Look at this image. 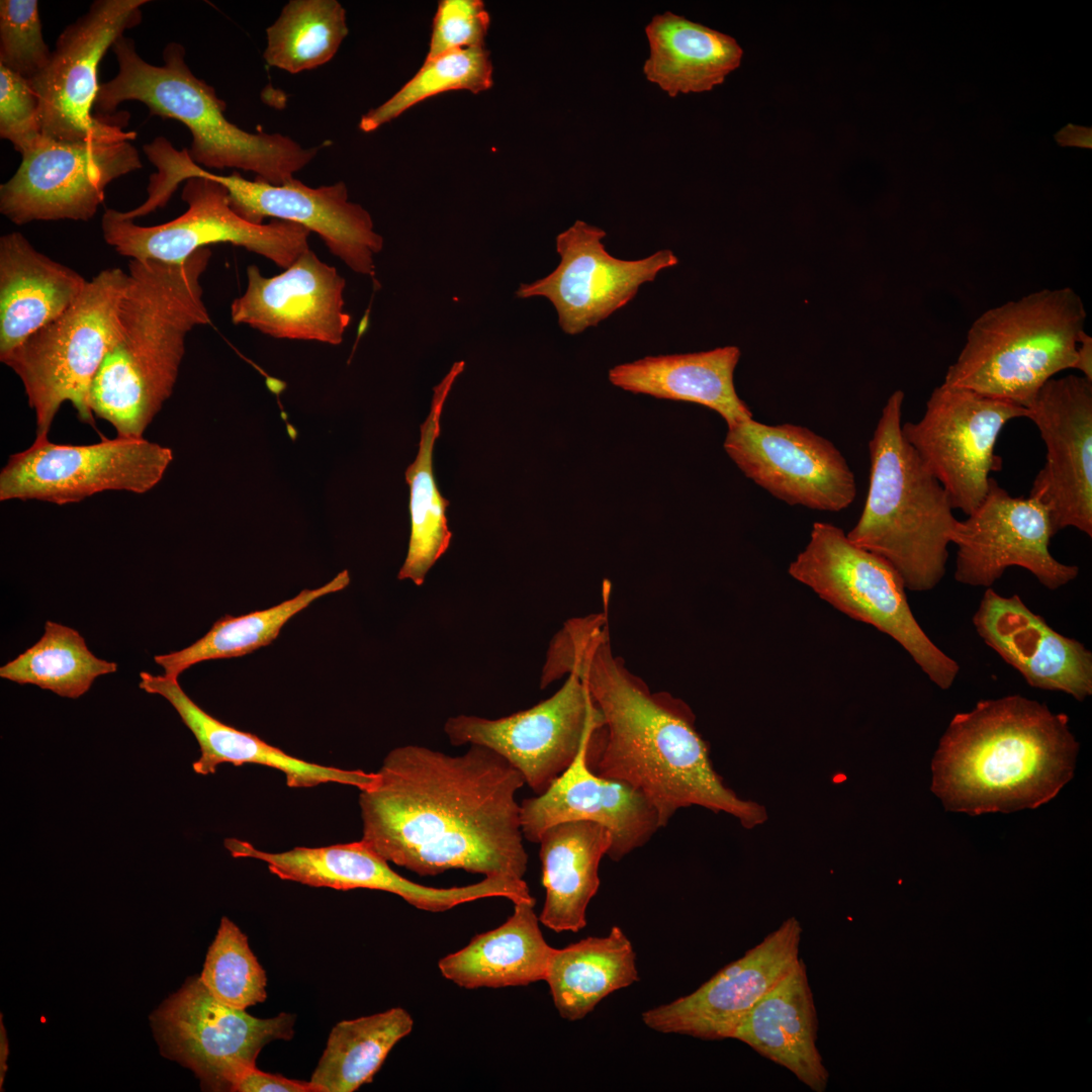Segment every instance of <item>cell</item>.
I'll return each instance as SVG.
<instances>
[{
	"mask_svg": "<svg viewBox=\"0 0 1092 1092\" xmlns=\"http://www.w3.org/2000/svg\"><path fill=\"white\" fill-rule=\"evenodd\" d=\"M211 251L181 263L130 260L117 330L90 387L89 407L117 437L144 433L173 393L187 335L210 324L201 276Z\"/></svg>",
	"mask_w": 1092,
	"mask_h": 1092,
	"instance_id": "obj_4",
	"label": "cell"
},
{
	"mask_svg": "<svg viewBox=\"0 0 1092 1092\" xmlns=\"http://www.w3.org/2000/svg\"><path fill=\"white\" fill-rule=\"evenodd\" d=\"M127 281L120 268L100 271L61 316L0 358L22 382L35 415V439L48 438L66 401L80 421L95 426L89 391L115 337Z\"/></svg>",
	"mask_w": 1092,
	"mask_h": 1092,
	"instance_id": "obj_8",
	"label": "cell"
},
{
	"mask_svg": "<svg viewBox=\"0 0 1092 1092\" xmlns=\"http://www.w3.org/2000/svg\"><path fill=\"white\" fill-rule=\"evenodd\" d=\"M606 236L604 230L575 220L556 237L558 266L541 279L522 283L517 297H546L556 309L561 330L577 335L625 306L660 271L678 264L670 249L639 260L618 259L606 250Z\"/></svg>",
	"mask_w": 1092,
	"mask_h": 1092,
	"instance_id": "obj_19",
	"label": "cell"
},
{
	"mask_svg": "<svg viewBox=\"0 0 1092 1092\" xmlns=\"http://www.w3.org/2000/svg\"><path fill=\"white\" fill-rule=\"evenodd\" d=\"M414 1026L401 1007L343 1020L330 1032L310 1081L322 1092H353L370 1083L394 1045Z\"/></svg>",
	"mask_w": 1092,
	"mask_h": 1092,
	"instance_id": "obj_36",
	"label": "cell"
},
{
	"mask_svg": "<svg viewBox=\"0 0 1092 1092\" xmlns=\"http://www.w3.org/2000/svg\"><path fill=\"white\" fill-rule=\"evenodd\" d=\"M232 1092H322V1089L311 1081L288 1079L255 1067L236 1082Z\"/></svg>",
	"mask_w": 1092,
	"mask_h": 1092,
	"instance_id": "obj_45",
	"label": "cell"
},
{
	"mask_svg": "<svg viewBox=\"0 0 1092 1092\" xmlns=\"http://www.w3.org/2000/svg\"><path fill=\"white\" fill-rule=\"evenodd\" d=\"M1079 743L1064 713L1020 695L957 714L932 759L931 790L972 816L1048 803L1073 778Z\"/></svg>",
	"mask_w": 1092,
	"mask_h": 1092,
	"instance_id": "obj_3",
	"label": "cell"
},
{
	"mask_svg": "<svg viewBox=\"0 0 1092 1092\" xmlns=\"http://www.w3.org/2000/svg\"><path fill=\"white\" fill-rule=\"evenodd\" d=\"M493 66L485 47L452 51L423 66L397 92L362 115L359 128L371 132L397 118L416 104L441 93L467 90L484 92L493 85Z\"/></svg>",
	"mask_w": 1092,
	"mask_h": 1092,
	"instance_id": "obj_40",
	"label": "cell"
},
{
	"mask_svg": "<svg viewBox=\"0 0 1092 1092\" xmlns=\"http://www.w3.org/2000/svg\"><path fill=\"white\" fill-rule=\"evenodd\" d=\"M51 56L38 1L1 0L0 65L30 81L46 69Z\"/></svg>",
	"mask_w": 1092,
	"mask_h": 1092,
	"instance_id": "obj_42",
	"label": "cell"
},
{
	"mask_svg": "<svg viewBox=\"0 0 1092 1092\" xmlns=\"http://www.w3.org/2000/svg\"><path fill=\"white\" fill-rule=\"evenodd\" d=\"M88 280L37 251L20 233L0 239V358L61 316Z\"/></svg>",
	"mask_w": 1092,
	"mask_h": 1092,
	"instance_id": "obj_29",
	"label": "cell"
},
{
	"mask_svg": "<svg viewBox=\"0 0 1092 1092\" xmlns=\"http://www.w3.org/2000/svg\"><path fill=\"white\" fill-rule=\"evenodd\" d=\"M1085 320L1069 287L991 308L973 323L943 382L1026 408L1054 375L1074 368Z\"/></svg>",
	"mask_w": 1092,
	"mask_h": 1092,
	"instance_id": "obj_7",
	"label": "cell"
},
{
	"mask_svg": "<svg viewBox=\"0 0 1092 1092\" xmlns=\"http://www.w3.org/2000/svg\"><path fill=\"white\" fill-rule=\"evenodd\" d=\"M1073 369L1083 373V377L1092 381V338L1082 331L1076 348V362Z\"/></svg>",
	"mask_w": 1092,
	"mask_h": 1092,
	"instance_id": "obj_46",
	"label": "cell"
},
{
	"mask_svg": "<svg viewBox=\"0 0 1092 1092\" xmlns=\"http://www.w3.org/2000/svg\"><path fill=\"white\" fill-rule=\"evenodd\" d=\"M199 979L214 998L236 1009L246 1010L267 998L266 973L246 934L228 917L220 920Z\"/></svg>",
	"mask_w": 1092,
	"mask_h": 1092,
	"instance_id": "obj_41",
	"label": "cell"
},
{
	"mask_svg": "<svg viewBox=\"0 0 1092 1092\" xmlns=\"http://www.w3.org/2000/svg\"><path fill=\"white\" fill-rule=\"evenodd\" d=\"M646 79L670 97L712 90L737 69L743 51L730 35L666 11L645 27Z\"/></svg>",
	"mask_w": 1092,
	"mask_h": 1092,
	"instance_id": "obj_33",
	"label": "cell"
},
{
	"mask_svg": "<svg viewBox=\"0 0 1092 1092\" xmlns=\"http://www.w3.org/2000/svg\"><path fill=\"white\" fill-rule=\"evenodd\" d=\"M1054 537L1046 510L1031 497H1014L990 478L986 495L964 521L958 520L950 543L957 546L954 579L991 587L1005 570L1019 566L1043 586L1056 590L1079 574L1050 552Z\"/></svg>",
	"mask_w": 1092,
	"mask_h": 1092,
	"instance_id": "obj_20",
	"label": "cell"
},
{
	"mask_svg": "<svg viewBox=\"0 0 1092 1092\" xmlns=\"http://www.w3.org/2000/svg\"><path fill=\"white\" fill-rule=\"evenodd\" d=\"M584 746L571 765L541 795L522 801L524 839L538 843L550 826L566 821H592L608 828V856L619 861L645 845L661 828L656 809L632 786L596 775L585 760Z\"/></svg>",
	"mask_w": 1092,
	"mask_h": 1092,
	"instance_id": "obj_25",
	"label": "cell"
},
{
	"mask_svg": "<svg viewBox=\"0 0 1092 1092\" xmlns=\"http://www.w3.org/2000/svg\"><path fill=\"white\" fill-rule=\"evenodd\" d=\"M345 287L338 270L308 249L276 276L248 266L247 287L233 300L231 318L277 339L339 345L351 323Z\"/></svg>",
	"mask_w": 1092,
	"mask_h": 1092,
	"instance_id": "obj_24",
	"label": "cell"
},
{
	"mask_svg": "<svg viewBox=\"0 0 1092 1092\" xmlns=\"http://www.w3.org/2000/svg\"><path fill=\"white\" fill-rule=\"evenodd\" d=\"M349 582L350 575L345 569L326 584L313 589H302L296 597L274 607L240 617L226 614L190 646L156 655L154 660L163 667L165 675L178 678L180 673L199 662L252 653L272 643L283 626L312 602L344 589Z\"/></svg>",
	"mask_w": 1092,
	"mask_h": 1092,
	"instance_id": "obj_37",
	"label": "cell"
},
{
	"mask_svg": "<svg viewBox=\"0 0 1092 1092\" xmlns=\"http://www.w3.org/2000/svg\"><path fill=\"white\" fill-rule=\"evenodd\" d=\"M639 980L632 942L619 926L554 948L545 981L559 1015L584 1018L610 994Z\"/></svg>",
	"mask_w": 1092,
	"mask_h": 1092,
	"instance_id": "obj_34",
	"label": "cell"
},
{
	"mask_svg": "<svg viewBox=\"0 0 1092 1092\" xmlns=\"http://www.w3.org/2000/svg\"><path fill=\"white\" fill-rule=\"evenodd\" d=\"M150 1020L164 1057L190 1069L202 1088L232 1091L247 1071L257 1067L266 1044L291 1039L295 1016H252L218 1001L195 976L167 998Z\"/></svg>",
	"mask_w": 1092,
	"mask_h": 1092,
	"instance_id": "obj_13",
	"label": "cell"
},
{
	"mask_svg": "<svg viewBox=\"0 0 1092 1092\" xmlns=\"http://www.w3.org/2000/svg\"><path fill=\"white\" fill-rule=\"evenodd\" d=\"M118 72L100 83L94 114L110 116L124 101H140L150 115L182 122L192 135L190 159L201 168H236L256 179L279 185L309 164L320 147L303 148L281 133H252L224 115L225 102L215 89L197 78L185 62V48L168 43L162 66L145 61L131 38L120 36L112 46Z\"/></svg>",
	"mask_w": 1092,
	"mask_h": 1092,
	"instance_id": "obj_5",
	"label": "cell"
},
{
	"mask_svg": "<svg viewBox=\"0 0 1092 1092\" xmlns=\"http://www.w3.org/2000/svg\"><path fill=\"white\" fill-rule=\"evenodd\" d=\"M803 928L790 917L739 959L719 970L694 992L642 1013L652 1030L718 1040L732 1035L752 1007L800 960Z\"/></svg>",
	"mask_w": 1092,
	"mask_h": 1092,
	"instance_id": "obj_22",
	"label": "cell"
},
{
	"mask_svg": "<svg viewBox=\"0 0 1092 1092\" xmlns=\"http://www.w3.org/2000/svg\"><path fill=\"white\" fill-rule=\"evenodd\" d=\"M0 186V212L17 225L91 219L115 179L143 168L130 142H62L42 136Z\"/></svg>",
	"mask_w": 1092,
	"mask_h": 1092,
	"instance_id": "obj_17",
	"label": "cell"
},
{
	"mask_svg": "<svg viewBox=\"0 0 1092 1092\" xmlns=\"http://www.w3.org/2000/svg\"><path fill=\"white\" fill-rule=\"evenodd\" d=\"M117 667L115 662L96 657L75 629L47 621L40 639L1 666L0 676L77 699L89 691L97 676L113 673Z\"/></svg>",
	"mask_w": 1092,
	"mask_h": 1092,
	"instance_id": "obj_38",
	"label": "cell"
},
{
	"mask_svg": "<svg viewBox=\"0 0 1092 1092\" xmlns=\"http://www.w3.org/2000/svg\"><path fill=\"white\" fill-rule=\"evenodd\" d=\"M224 846L234 857L266 862L269 871L282 880L337 890L384 891L425 911L443 912L479 899L510 900L516 895L514 882L505 878H484L475 884L453 888L414 883L395 873L388 861L362 840L324 847H294L283 852L262 851L237 838H226Z\"/></svg>",
	"mask_w": 1092,
	"mask_h": 1092,
	"instance_id": "obj_23",
	"label": "cell"
},
{
	"mask_svg": "<svg viewBox=\"0 0 1092 1092\" xmlns=\"http://www.w3.org/2000/svg\"><path fill=\"white\" fill-rule=\"evenodd\" d=\"M602 724L586 686L571 672L554 695L530 709L498 719L461 714L446 721L444 732L455 746L478 744L495 751L541 795Z\"/></svg>",
	"mask_w": 1092,
	"mask_h": 1092,
	"instance_id": "obj_16",
	"label": "cell"
},
{
	"mask_svg": "<svg viewBox=\"0 0 1092 1092\" xmlns=\"http://www.w3.org/2000/svg\"><path fill=\"white\" fill-rule=\"evenodd\" d=\"M535 903L514 904L513 914L502 925L442 958L438 963L442 976L466 989L545 981L554 948L542 934Z\"/></svg>",
	"mask_w": 1092,
	"mask_h": 1092,
	"instance_id": "obj_32",
	"label": "cell"
},
{
	"mask_svg": "<svg viewBox=\"0 0 1092 1092\" xmlns=\"http://www.w3.org/2000/svg\"><path fill=\"white\" fill-rule=\"evenodd\" d=\"M982 640L1035 689L1066 693L1077 701L1092 694V653L1033 613L1018 595L988 587L973 616Z\"/></svg>",
	"mask_w": 1092,
	"mask_h": 1092,
	"instance_id": "obj_26",
	"label": "cell"
},
{
	"mask_svg": "<svg viewBox=\"0 0 1092 1092\" xmlns=\"http://www.w3.org/2000/svg\"><path fill=\"white\" fill-rule=\"evenodd\" d=\"M740 355L737 346H724L703 352L646 356L616 365L609 370L608 378L614 386L631 393L706 406L719 414L729 428L753 419L734 385Z\"/></svg>",
	"mask_w": 1092,
	"mask_h": 1092,
	"instance_id": "obj_30",
	"label": "cell"
},
{
	"mask_svg": "<svg viewBox=\"0 0 1092 1092\" xmlns=\"http://www.w3.org/2000/svg\"><path fill=\"white\" fill-rule=\"evenodd\" d=\"M139 687L165 698L176 710L182 722L196 738L200 757L192 764L194 772L214 774L219 764H261L282 771L290 788H311L336 783L362 790L375 779V772L349 770L321 765L294 757L257 735L241 731L212 717L183 691L177 677L140 673Z\"/></svg>",
	"mask_w": 1092,
	"mask_h": 1092,
	"instance_id": "obj_27",
	"label": "cell"
},
{
	"mask_svg": "<svg viewBox=\"0 0 1092 1092\" xmlns=\"http://www.w3.org/2000/svg\"><path fill=\"white\" fill-rule=\"evenodd\" d=\"M1045 446L1029 497L1046 510L1053 535L1073 527L1092 536V381L1052 378L1026 407Z\"/></svg>",
	"mask_w": 1092,
	"mask_h": 1092,
	"instance_id": "obj_21",
	"label": "cell"
},
{
	"mask_svg": "<svg viewBox=\"0 0 1092 1092\" xmlns=\"http://www.w3.org/2000/svg\"><path fill=\"white\" fill-rule=\"evenodd\" d=\"M818 1015L805 962L794 969L747 1013L737 1039L789 1070L815 1092H824L829 1072L817 1045Z\"/></svg>",
	"mask_w": 1092,
	"mask_h": 1092,
	"instance_id": "obj_28",
	"label": "cell"
},
{
	"mask_svg": "<svg viewBox=\"0 0 1092 1092\" xmlns=\"http://www.w3.org/2000/svg\"><path fill=\"white\" fill-rule=\"evenodd\" d=\"M173 460L169 447L145 438H102L64 445L48 438L9 456L0 473V500L79 503L106 490L138 494L153 489Z\"/></svg>",
	"mask_w": 1092,
	"mask_h": 1092,
	"instance_id": "obj_14",
	"label": "cell"
},
{
	"mask_svg": "<svg viewBox=\"0 0 1092 1092\" xmlns=\"http://www.w3.org/2000/svg\"><path fill=\"white\" fill-rule=\"evenodd\" d=\"M723 447L747 478L788 505L839 512L855 498L840 451L806 427L751 419L729 427Z\"/></svg>",
	"mask_w": 1092,
	"mask_h": 1092,
	"instance_id": "obj_18",
	"label": "cell"
},
{
	"mask_svg": "<svg viewBox=\"0 0 1092 1092\" xmlns=\"http://www.w3.org/2000/svg\"><path fill=\"white\" fill-rule=\"evenodd\" d=\"M158 165L168 188L177 190L195 175L207 176L226 189L233 209L247 220L263 223L272 217L301 224L351 270L374 279V256L382 250L383 238L374 231L370 213L349 200L344 182L312 188L295 178L275 185L237 172L218 175L196 165L187 149L179 151L171 144L162 149Z\"/></svg>",
	"mask_w": 1092,
	"mask_h": 1092,
	"instance_id": "obj_12",
	"label": "cell"
},
{
	"mask_svg": "<svg viewBox=\"0 0 1092 1092\" xmlns=\"http://www.w3.org/2000/svg\"><path fill=\"white\" fill-rule=\"evenodd\" d=\"M465 362L457 361L444 378L433 388L431 408L421 425L419 451L405 470L410 486L411 534L407 554L397 578L422 585L432 566L446 553L452 533L448 528L446 511L449 500L441 495L433 471V450L440 435V419L452 386Z\"/></svg>",
	"mask_w": 1092,
	"mask_h": 1092,
	"instance_id": "obj_35",
	"label": "cell"
},
{
	"mask_svg": "<svg viewBox=\"0 0 1092 1092\" xmlns=\"http://www.w3.org/2000/svg\"><path fill=\"white\" fill-rule=\"evenodd\" d=\"M524 785L516 767L482 745L455 756L396 747L360 790L361 840L423 877L458 869L524 880L528 854L516 800Z\"/></svg>",
	"mask_w": 1092,
	"mask_h": 1092,
	"instance_id": "obj_1",
	"label": "cell"
},
{
	"mask_svg": "<svg viewBox=\"0 0 1092 1092\" xmlns=\"http://www.w3.org/2000/svg\"><path fill=\"white\" fill-rule=\"evenodd\" d=\"M149 0H96L59 35L46 69L30 80L39 100L41 133L62 142L121 143L135 140L125 130L127 112L94 114L98 67L124 31L141 24Z\"/></svg>",
	"mask_w": 1092,
	"mask_h": 1092,
	"instance_id": "obj_10",
	"label": "cell"
},
{
	"mask_svg": "<svg viewBox=\"0 0 1092 1092\" xmlns=\"http://www.w3.org/2000/svg\"><path fill=\"white\" fill-rule=\"evenodd\" d=\"M349 29L337 0H290L266 29L263 58L291 74L313 70L337 54Z\"/></svg>",
	"mask_w": 1092,
	"mask_h": 1092,
	"instance_id": "obj_39",
	"label": "cell"
},
{
	"mask_svg": "<svg viewBox=\"0 0 1092 1092\" xmlns=\"http://www.w3.org/2000/svg\"><path fill=\"white\" fill-rule=\"evenodd\" d=\"M0 136L25 154L43 136L39 100L30 81L0 65Z\"/></svg>",
	"mask_w": 1092,
	"mask_h": 1092,
	"instance_id": "obj_43",
	"label": "cell"
},
{
	"mask_svg": "<svg viewBox=\"0 0 1092 1092\" xmlns=\"http://www.w3.org/2000/svg\"><path fill=\"white\" fill-rule=\"evenodd\" d=\"M604 607L563 624L549 644L541 674L545 688L575 673L599 709L603 724L585 752L589 769L641 792L656 809L661 828L691 806L729 814L747 829L762 824L765 809L738 797L713 767L691 707L669 693L651 692L613 653L609 605Z\"/></svg>",
	"mask_w": 1092,
	"mask_h": 1092,
	"instance_id": "obj_2",
	"label": "cell"
},
{
	"mask_svg": "<svg viewBox=\"0 0 1092 1092\" xmlns=\"http://www.w3.org/2000/svg\"><path fill=\"white\" fill-rule=\"evenodd\" d=\"M789 573L836 610L897 641L939 689L952 686L960 665L915 619L897 570L851 542L839 527L814 523L809 542L791 562Z\"/></svg>",
	"mask_w": 1092,
	"mask_h": 1092,
	"instance_id": "obj_9",
	"label": "cell"
},
{
	"mask_svg": "<svg viewBox=\"0 0 1092 1092\" xmlns=\"http://www.w3.org/2000/svg\"><path fill=\"white\" fill-rule=\"evenodd\" d=\"M187 209L178 217L151 226L139 225L106 209L101 220L105 242L130 260L181 263L209 245L228 243L267 258L287 269L309 249L310 232L303 225L273 219L254 223L237 213L226 189L215 180L195 175L184 182Z\"/></svg>",
	"mask_w": 1092,
	"mask_h": 1092,
	"instance_id": "obj_11",
	"label": "cell"
},
{
	"mask_svg": "<svg viewBox=\"0 0 1092 1092\" xmlns=\"http://www.w3.org/2000/svg\"><path fill=\"white\" fill-rule=\"evenodd\" d=\"M7 1056H8V1043H7L6 1031H5L4 1024H3V1021H2V1016H1V1021H0V1088H2L3 1081H4V1078H5L6 1069H7L6 1068Z\"/></svg>",
	"mask_w": 1092,
	"mask_h": 1092,
	"instance_id": "obj_47",
	"label": "cell"
},
{
	"mask_svg": "<svg viewBox=\"0 0 1092 1092\" xmlns=\"http://www.w3.org/2000/svg\"><path fill=\"white\" fill-rule=\"evenodd\" d=\"M542 884L546 896L540 923L555 931L586 926V909L601 885L599 867L612 845L602 824L577 820L547 828L540 836Z\"/></svg>",
	"mask_w": 1092,
	"mask_h": 1092,
	"instance_id": "obj_31",
	"label": "cell"
},
{
	"mask_svg": "<svg viewBox=\"0 0 1092 1092\" xmlns=\"http://www.w3.org/2000/svg\"><path fill=\"white\" fill-rule=\"evenodd\" d=\"M1026 415L1018 404L943 382L930 394L923 417L902 425V434L952 509L968 516L986 495L991 473L1001 469L995 445L1003 427Z\"/></svg>",
	"mask_w": 1092,
	"mask_h": 1092,
	"instance_id": "obj_15",
	"label": "cell"
},
{
	"mask_svg": "<svg viewBox=\"0 0 1092 1092\" xmlns=\"http://www.w3.org/2000/svg\"><path fill=\"white\" fill-rule=\"evenodd\" d=\"M904 392L894 391L869 442L870 482L863 510L846 534L887 560L906 589L927 592L945 574L956 528L947 493L902 434Z\"/></svg>",
	"mask_w": 1092,
	"mask_h": 1092,
	"instance_id": "obj_6",
	"label": "cell"
},
{
	"mask_svg": "<svg viewBox=\"0 0 1092 1092\" xmlns=\"http://www.w3.org/2000/svg\"><path fill=\"white\" fill-rule=\"evenodd\" d=\"M490 17L481 0H441L433 19L426 60L469 48L485 47Z\"/></svg>",
	"mask_w": 1092,
	"mask_h": 1092,
	"instance_id": "obj_44",
	"label": "cell"
}]
</instances>
